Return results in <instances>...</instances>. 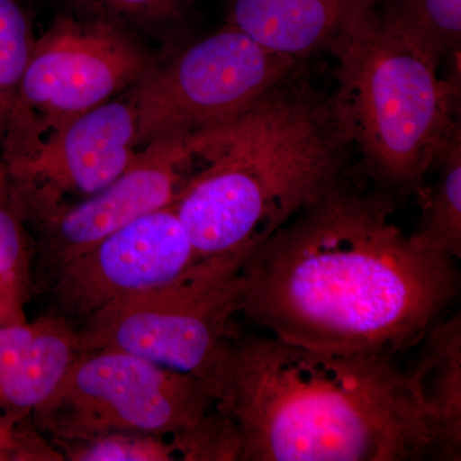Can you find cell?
Instances as JSON below:
<instances>
[{
  "label": "cell",
  "instance_id": "obj_1",
  "mask_svg": "<svg viewBox=\"0 0 461 461\" xmlns=\"http://www.w3.org/2000/svg\"><path fill=\"white\" fill-rule=\"evenodd\" d=\"M384 191L333 185L241 268L240 315L313 350L396 357L459 291L456 260L412 241Z\"/></svg>",
  "mask_w": 461,
  "mask_h": 461
},
{
  "label": "cell",
  "instance_id": "obj_2",
  "mask_svg": "<svg viewBox=\"0 0 461 461\" xmlns=\"http://www.w3.org/2000/svg\"><path fill=\"white\" fill-rule=\"evenodd\" d=\"M238 461L442 460L438 427L396 360L239 338L214 387Z\"/></svg>",
  "mask_w": 461,
  "mask_h": 461
},
{
  "label": "cell",
  "instance_id": "obj_3",
  "mask_svg": "<svg viewBox=\"0 0 461 461\" xmlns=\"http://www.w3.org/2000/svg\"><path fill=\"white\" fill-rule=\"evenodd\" d=\"M186 141L202 168L172 206L200 260L245 264L339 181L344 142L329 107L282 85Z\"/></svg>",
  "mask_w": 461,
  "mask_h": 461
},
{
  "label": "cell",
  "instance_id": "obj_4",
  "mask_svg": "<svg viewBox=\"0 0 461 461\" xmlns=\"http://www.w3.org/2000/svg\"><path fill=\"white\" fill-rule=\"evenodd\" d=\"M330 45L338 87L327 107L339 139L382 189L417 187L460 132L438 60L397 25L384 0H348Z\"/></svg>",
  "mask_w": 461,
  "mask_h": 461
},
{
  "label": "cell",
  "instance_id": "obj_5",
  "mask_svg": "<svg viewBox=\"0 0 461 461\" xmlns=\"http://www.w3.org/2000/svg\"><path fill=\"white\" fill-rule=\"evenodd\" d=\"M244 264L200 260L180 280L115 303L77 330L83 351L117 348L214 387L239 338Z\"/></svg>",
  "mask_w": 461,
  "mask_h": 461
},
{
  "label": "cell",
  "instance_id": "obj_6",
  "mask_svg": "<svg viewBox=\"0 0 461 461\" xmlns=\"http://www.w3.org/2000/svg\"><path fill=\"white\" fill-rule=\"evenodd\" d=\"M156 63L126 27L58 16L33 44L2 141V160L25 153L48 133L132 89Z\"/></svg>",
  "mask_w": 461,
  "mask_h": 461
},
{
  "label": "cell",
  "instance_id": "obj_7",
  "mask_svg": "<svg viewBox=\"0 0 461 461\" xmlns=\"http://www.w3.org/2000/svg\"><path fill=\"white\" fill-rule=\"evenodd\" d=\"M213 409V396L198 379L127 351L99 348L77 355L32 418L56 444L114 430L171 436Z\"/></svg>",
  "mask_w": 461,
  "mask_h": 461
},
{
  "label": "cell",
  "instance_id": "obj_8",
  "mask_svg": "<svg viewBox=\"0 0 461 461\" xmlns=\"http://www.w3.org/2000/svg\"><path fill=\"white\" fill-rule=\"evenodd\" d=\"M295 63L226 23L163 65L156 63L132 87L139 148L232 120L280 87Z\"/></svg>",
  "mask_w": 461,
  "mask_h": 461
},
{
  "label": "cell",
  "instance_id": "obj_9",
  "mask_svg": "<svg viewBox=\"0 0 461 461\" xmlns=\"http://www.w3.org/2000/svg\"><path fill=\"white\" fill-rule=\"evenodd\" d=\"M138 111L131 89L48 133L25 153L3 160L25 221H35L74 194L104 189L138 153Z\"/></svg>",
  "mask_w": 461,
  "mask_h": 461
},
{
  "label": "cell",
  "instance_id": "obj_10",
  "mask_svg": "<svg viewBox=\"0 0 461 461\" xmlns=\"http://www.w3.org/2000/svg\"><path fill=\"white\" fill-rule=\"evenodd\" d=\"M200 262L172 205L115 230L53 272L54 314L86 321L107 306L180 280Z\"/></svg>",
  "mask_w": 461,
  "mask_h": 461
},
{
  "label": "cell",
  "instance_id": "obj_11",
  "mask_svg": "<svg viewBox=\"0 0 461 461\" xmlns=\"http://www.w3.org/2000/svg\"><path fill=\"white\" fill-rule=\"evenodd\" d=\"M195 162L186 138L160 139L139 149L131 165L104 189L36 220L39 262L57 271L126 224L172 205Z\"/></svg>",
  "mask_w": 461,
  "mask_h": 461
},
{
  "label": "cell",
  "instance_id": "obj_12",
  "mask_svg": "<svg viewBox=\"0 0 461 461\" xmlns=\"http://www.w3.org/2000/svg\"><path fill=\"white\" fill-rule=\"evenodd\" d=\"M80 353L77 330L60 315L0 326V460L14 430L56 393Z\"/></svg>",
  "mask_w": 461,
  "mask_h": 461
},
{
  "label": "cell",
  "instance_id": "obj_13",
  "mask_svg": "<svg viewBox=\"0 0 461 461\" xmlns=\"http://www.w3.org/2000/svg\"><path fill=\"white\" fill-rule=\"evenodd\" d=\"M348 0H230L227 23L287 59L314 53L339 29Z\"/></svg>",
  "mask_w": 461,
  "mask_h": 461
},
{
  "label": "cell",
  "instance_id": "obj_14",
  "mask_svg": "<svg viewBox=\"0 0 461 461\" xmlns=\"http://www.w3.org/2000/svg\"><path fill=\"white\" fill-rule=\"evenodd\" d=\"M409 371L421 402L436 420L442 460L461 456V318L437 321L420 341Z\"/></svg>",
  "mask_w": 461,
  "mask_h": 461
},
{
  "label": "cell",
  "instance_id": "obj_15",
  "mask_svg": "<svg viewBox=\"0 0 461 461\" xmlns=\"http://www.w3.org/2000/svg\"><path fill=\"white\" fill-rule=\"evenodd\" d=\"M435 166L438 177L421 191V217L411 233L420 247L461 259V139L460 132L445 148Z\"/></svg>",
  "mask_w": 461,
  "mask_h": 461
},
{
  "label": "cell",
  "instance_id": "obj_16",
  "mask_svg": "<svg viewBox=\"0 0 461 461\" xmlns=\"http://www.w3.org/2000/svg\"><path fill=\"white\" fill-rule=\"evenodd\" d=\"M35 250L7 172L0 180V326L27 321Z\"/></svg>",
  "mask_w": 461,
  "mask_h": 461
},
{
  "label": "cell",
  "instance_id": "obj_17",
  "mask_svg": "<svg viewBox=\"0 0 461 461\" xmlns=\"http://www.w3.org/2000/svg\"><path fill=\"white\" fill-rule=\"evenodd\" d=\"M35 35L21 0H0V144L16 111Z\"/></svg>",
  "mask_w": 461,
  "mask_h": 461
},
{
  "label": "cell",
  "instance_id": "obj_18",
  "mask_svg": "<svg viewBox=\"0 0 461 461\" xmlns=\"http://www.w3.org/2000/svg\"><path fill=\"white\" fill-rule=\"evenodd\" d=\"M388 14L437 60L459 50L461 0H384Z\"/></svg>",
  "mask_w": 461,
  "mask_h": 461
},
{
  "label": "cell",
  "instance_id": "obj_19",
  "mask_svg": "<svg viewBox=\"0 0 461 461\" xmlns=\"http://www.w3.org/2000/svg\"><path fill=\"white\" fill-rule=\"evenodd\" d=\"M63 459L71 461H175L177 448L171 436L114 430L89 438L56 442Z\"/></svg>",
  "mask_w": 461,
  "mask_h": 461
},
{
  "label": "cell",
  "instance_id": "obj_20",
  "mask_svg": "<svg viewBox=\"0 0 461 461\" xmlns=\"http://www.w3.org/2000/svg\"><path fill=\"white\" fill-rule=\"evenodd\" d=\"M78 16L126 27H149L178 20L189 0H67Z\"/></svg>",
  "mask_w": 461,
  "mask_h": 461
},
{
  "label": "cell",
  "instance_id": "obj_21",
  "mask_svg": "<svg viewBox=\"0 0 461 461\" xmlns=\"http://www.w3.org/2000/svg\"><path fill=\"white\" fill-rule=\"evenodd\" d=\"M5 163H3V160L0 159V180H2L3 177H5Z\"/></svg>",
  "mask_w": 461,
  "mask_h": 461
}]
</instances>
